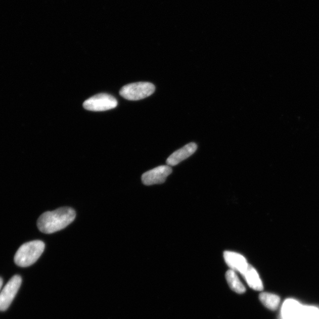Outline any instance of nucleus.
Here are the masks:
<instances>
[{"label": "nucleus", "mask_w": 319, "mask_h": 319, "mask_svg": "<svg viewBox=\"0 0 319 319\" xmlns=\"http://www.w3.org/2000/svg\"><path fill=\"white\" fill-rule=\"evenodd\" d=\"M251 289L257 291H261L263 289L261 280L255 269L249 265L247 271L243 276Z\"/></svg>", "instance_id": "obj_10"}, {"label": "nucleus", "mask_w": 319, "mask_h": 319, "mask_svg": "<svg viewBox=\"0 0 319 319\" xmlns=\"http://www.w3.org/2000/svg\"><path fill=\"white\" fill-rule=\"evenodd\" d=\"M301 319H319V309L313 306L303 307Z\"/></svg>", "instance_id": "obj_13"}, {"label": "nucleus", "mask_w": 319, "mask_h": 319, "mask_svg": "<svg viewBox=\"0 0 319 319\" xmlns=\"http://www.w3.org/2000/svg\"><path fill=\"white\" fill-rule=\"evenodd\" d=\"M76 212L71 208H61L47 212L37 220V227L41 233L52 234L65 229L75 219Z\"/></svg>", "instance_id": "obj_1"}, {"label": "nucleus", "mask_w": 319, "mask_h": 319, "mask_svg": "<svg viewBox=\"0 0 319 319\" xmlns=\"http://www.w3.org/2000/svg\"><path fill=\"white\" fill-rule=\"evenodd\" d=\"M155 91V86L150 82H136L128 84L122 87L120 96L125 99L138 101L149 97Z\"/></svg>", "instance_id": "obj_3"}, {"label": "nucleus", "mask_w": 319, "mask_h": 319, "mask_svg": "<svg viewBox=\"0 0 319 319\" xmlns=\"http://www.w3.org/2000/svg\"><path fill=\"white\" fill-rule=\"evenodd\" d=\"M22 283V279L18 275L13 276L9 280L0 293V311H3L8 309L17 293H18Z\"/></svg>", "instance_id": "obj_5"}, {"label": "nucleus", "mask_w": 319, "mask_h": 319, "mask_svg": "<svg viewBox=\"0 0 319 319\" xmlns=\"http://www.w3.org/2000/svg\"><path fill=\"white\" fill-rule=\"evenodd\" d=\"M3 279L0 278V290H1L2 286H3Z\"/></svg>", "instance_id": "obj_14"}, {"label": "nucleus", "mask_w": 319, "mask_h": 319, "mask_svg": "<svg viewBox=\"0 0 319 319\" xmlns=\"http://www.w3.org/2000/svg\"><path fill=\"white\" fill-rule=\"evenodd\" d=\"M172 172L169 166H161L147 171L143 174L142 180L144 185L150 186L163 184Z\"/></svg>", "instance_id": "obj_6"}, {"label": "nucleus", "mask_w": 319, "mask_h": 319, "mask_svg": "<svg viewBox=\"0 0 319 319\" xmlns=\"http://www.w3.org/2000/svg\"><path fill=\"white\" fill-rule=\"evenodd\" d=\"M223 255L226 264L231 269L239 272L243 276L249 266L246 259L243 255L234 252L225 251Z\"/></svg>", "instance_id": "obj_7"}, {"label": "nucleus", "mask_w": 319, "mask_h": 319, "mask_svg": "<svg viewBox=\"0 0 319 319\" xmlns=\"http://www.w3.org/2000/svg\"><path fill=\"white\" fill-rule=\"evenodd\" d=\"M197 148L198 146L195 143H191L176 151L168 158L166 162L168 166H174L179 164L182 161L191 156Z\"/></svg>", "instance_id": "obj_8"}, {"label": "nucleus", "mask_w": 319, "mask_h": 319, "mask_svg": "<svg viewBox=\"0 0 319 319\" xmlns=\"http://www.w3.org/2000/svg\"><path fill=\"white\" fill-rule=\"evenodd\" d=\"M303 306L296 300H287L282 307L283 319H301Z\"/></svg>", "instance_id": "obj_9"}, {"label": "nucleus", "mask_w": 319, "mask_h": 319, "mask_svg": "<svg viewBox=\"0 0 319 319\" xmlns=\"http://www.w3.org/2000/svg\"><path fill=\"white\" fill-rule=\"evenodd\" d=\"M118 102L111 95L100 94L87 99L83 104L85 109L91 111H105L116 108Z\"/></svg>", "instance_id": "obj_4"}, {"label": "nucleus", "mask_w": 319, "mask_h": 319, "mask_svg": "<svg viewBox=\"0 0 319 319\" xmlns=\"http://www.w3.org/2000/svg\"><path fill=\"white\" fill-rule=\"evenodd\" d=\"M259 298L266 307L272 310H276L280 303V297L272 293H262L260 294Z\"/></svg>", "instance_id": "obj_12"}, {"label": "nucleus", "mask_w": 319, "mask_h": 319, "mask_svg": "<svg viewBox=\"0 0 319 319\" xmlns=\"http://www.w3.org/2000/svg\"><path fill=\"white\" fill-rule=\"evenodd\" d=\"M226 279L231 289L238 294H243L245 292V287L241 283L236 271L230 269L226 273Z\"/></svg>", "instance_id": "obj_11"}, {"label": "nucleus", "mask_w": 319, "mask_h": 319, "mask_svg": "<svg viewBox=\"0 0 319 319\" xmlns=\"http://www.w3.org/2000/svg\"><path fill=\"white\" fill-rule=\"evenodd\" d=\"M43 241L36 240L24 244L17 250L15 256V264L21 267L33 265L40 258L44 250Z\"/></svg>", "instance_id": "obj_2"}]
</instances>
